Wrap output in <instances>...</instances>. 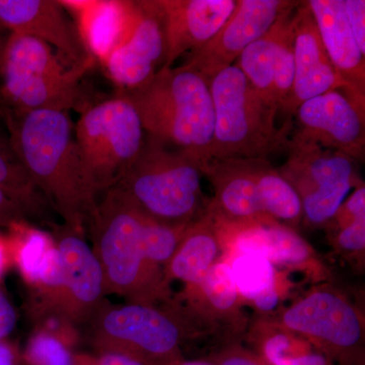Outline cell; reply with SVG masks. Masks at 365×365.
Instances as JSON below:
<instances>
[{
  "mask_svg": "<svg viewBox=\"0 0 365 365\" xmlns=\"http://www.w3.org/2000/svg\"><path fill=\"white\" fill-rule=\"evenodd\" d=\"M292 138L319 144L364 162L365 107L340 90L331 91L302 103L294 113Z\"/></svg>",
  "mask_w": 365,
  "mask_h": 365,
  "instance_id": "cell-12",
  "label": "cell"
},
{
  "mask_svg": "<svg viewBox=\"0 0 365 365\" xmlns=\"http://www.w3.org/2000/svg\"><path fill=\"white\" fill-rule=\"evenodd\" d=\"M210 91L215 108L210 158H267L287 150L292 123L277 126V109L259 95L239 67L218 72Z\"/></svg>",
  "mask_w": 365,
  "mask_h": 365,
  "instance_id": "cell-6",
  "label": "cell"
},
{
  "mask_svg": "<svg viewBox=\"0 0 365 365\" xmlns=\"http://www.w3.org/2000/svg\"><path fill=\"white\" fill-rule=\"evenodd\" d=\"M334 248L359 267L364 265L365 216L355 218L345 227L329 230Z\"/></svg>",
  "mask_w": 365,
  "mask_h": 365,
  "instance_id": "cell-32",
  "label": "cell"
},
{
  "mask_svg": "<svg viewBox=\"0 0 365 365\" xmlns=\"http://www.w3.org/2000/svg\"><path fill=\"white\" fill-rule=\"evenodd\" d=\"M98 354L124 355L145 365H178L181 345L205 333L176 299L162 304L103 302L88 322Z\"/></svg>",
  "mask_w": 365,
  "mask_h": 365,
  "instance_id": "cell-5",
  "label": "cell"
},
{
  "mask_svg": "<svg viewBox=\"0 0 365 365\" xmlns=\"http://www.w3.org/2000/svg\"><path fill=\"white\" fill-rule=\"evenodd\" d=\"M11 265L6 237L0 235V281L2 280L7 267Z\"/></svg>",
  "mask_w": 365,
  "mask_h": 365,
  "instance_id": "cell-40",
  "label": "cell"
},
{
  "mask_svg": "<svg viewBox=\"0 0 365 365\" xmlns=\"http://www.w3.org/2000/svg\"><path fill=\"white\" fill-rule=\"evenodd\" d=\"M307 4L329 58L348 86L345 95L365 107V55L353 37L344 1L309 0Z\"/></svg>",
  "mask_w": 365,
  "mask_h": 365,
  "instance_id": "cell-22",
  "label": "cell"
},
{
  "mask_svg": "<svg viewBox=\"0 0 365 365\" xmlns=\"http://www.w3.org/2000/svg\"><path fill=\"white\" fill-rule=\"evenodd\" d=\"M88 69L71 68L42 41L9 34L0 57V91L16 113L69 112L81 103Z\"/></svg>",
  "mask_w": 365,
  "mask_h": 365,
  "instance_id": "cell-7",
  "label": "cell"
},
{
  "mask_svg": "<svg viewBox=\"0 0 365 365\" xmlns=\"http://www.w3.org/2000/svg\"><path fill=\"white\" fill-rule=\"evenodd\" d=\"M138 4V21L130 37L102 64L120 91L140 88L163 68L167 59L165 21L158 0Z\"/></svg>",
  "mask_w": 365,
  "mask_h": 365,
  "instance_id": "cell-16",
  "label": "cell"
},
{
  "mask_svg": "<svg viewBox=\"0 0 365 365\" xmlns=\"http://www.w3.org/2000/svg\"><path fill=\"white\" fill-rule=\"evenodd\" d=\"M135 108L146 135L200 160H210L215 108L210 81L182 64L163 68L140 88L120 91Z\"/></svg>",
  "mask_w": 365,
  "mask_h": 365,
  "instance_id": "cell-3",
  "label": "cell"
},
{
  "mask_svg": "<svg viewBox=\"0 0 365 365\" xmlns=\"http://www.w3.org/2000/svg\"><path fill=\"white\" fill-rule=\"evenodd\" d=\"M294 64L292 93L281 112L284 123H292L297 108L309 98L331 91L348 90L327 54L307 1H300L295 9Z\"/></svg>",
  "mask_w": 365,
  "mask_h": 365,
  "instance_id": "cell-18",
  "label": "cell"
},
{
  "mask_svg": "<svg viewBox=\"0 0 365 365\" xmlns=\"http://www.w3.org/2000/svg\"><path fill=\"white\" fill-rule=\"evenodd\" d=\"M294 21L295 11L288 25L276 56L274 66V101L278 114L282 112L289 100L294 81Z\"/></svg>",
  "mask_w": 365,
  "mask_h": 365,
  "instance_id": "cell-31",
  "label": "cell"
},
{
  "mask_svg": "<svg viewBox=\"0 0 365 365\" xmlns=\"http://www.w3.org/2000/svg\"><path fill=\"white\" fill-rule=\"evenodd\" d=\"M146 218L113 187L98 197L86 232L102 269L106 295L117 294L130 304L155 306L169 302L173 294L162 269L146 258Z\"/></svg>",
  "mask_w": 365,
  "mask_h": 365,
  "instance_id": "cell-2",
  "label": "cell"
},
{
  "mask_svg": "<svg viewBox=\"0 0 365 365\" xmlns=\"http://www.w3.org/2000/svg\"><path fill=\"white\" fill-rule=\"evenodd\" d=\"M24 359L28 365H73L68 341L45 329L37 331L30 338Z\"/></svg>",
  "mask_w": 365,
  "mask_h": 365,
  "instance_id": "cell-30",
  "label": "cell"
},
{
  "mask_svg": "<svg viewBox=\"0 0 365 365\" xmlns=\"http://www.w3.org/2000/svg\"><path fill=\"white\" fill-rule=\"evenodd\" d=\"M0 189L20 206L29 222L50 223L51 206L31 180L11 144L0 143Z\"/></svg>",
  "mask_w": 365,
  "mask_h": 365,
  "instance_id": "cell-28",
  "label": "cell"
},
{
  "mask_svg": "<svg viewBox=\"0 0 365 365\" xmlns=\"http://www.w3.org/2000/svg\"><path fill=\"white\" fill-rule=\"evenodd\" d=\"M6 237L11 265H16L28 287H32L41 271L56 250L51 232H44L30 222L14 223Z\"/></svg>",
  "mask_w": 365,
  "mask_h": 365,
  "instance_id": "cell-27",
  "label": "cell"
},
{
  "mask_svg": "<svg viewBox=\"0 0 365 365\" xmlns=\"http://www.w3.org/2000/svg\"><path fill=\"white\" fill-rule=\"evenodd\" d=\"M71 14L91 58L102 66L130 37L139 16L138 1L60 0Z\"/></svg>",
  "mask_w": 365,
  "mask_h": 365,
  "instance_id": "cell-20",
  "label": "cell"
},
{
  "mask_svg": "<svg viewBox=\"0 0 365 365\" xmlns=\"http://www.w3.org/2000/svg\"><path fill=\"white\" fill-rule=\"evenodd\" d=\"M29 222L28 218L18 204L14 203L9 196L0 189V227H11L16 222Z\"/></svg>",
  "mask_w": 365,
  "mask_h": 365,
  "instance_id": "cell-36",
  "label": "cell"
},
{
  "mask_svg": "<svg viewBox=\"0 0 365 365\" xmlns=\"http://www.w3.org/2000/svg\"><path fill=\"white\" fill-rule=\"evenodd\" d=\"M51 234L61 259V281L34 319H57L72 328L88 325L105 302L102 269L85 234L66 225H55Z\"/></svg>",
  "mask_w": 365,
  "mask_h": 365,
  "instance_id": "cell-11",
  "label": "cell"
},
{
  "mask_svg": "<svg viewBox=\"0 0 365 365\" xmlns=\"http://www.w3.org/2000/svg\"><path fill=\"white\" fill-rule=\"evenodd\" d=\"M0 26L49 45L71 68H91L95 60L81 42L76 24L54 0H0Z\"/></svg>",
  "mask_w": 365,
  "mask_h": 365,
  "instance_id": "cell-14",
  "label": "cell"
},
{
  "mask_svg": "<svg viewBox=\"0 0 365 365\" xmlns=\"http://www.w3.org/2000/svg\"><path fill=\"white\" fill-rule=\"evenodd\" d=\"M176 299L205 332H225L230 337L248 332L245 304L227 260L216 263L196 284L185 287Z\"/></svg>",
  "mask_w": 365,
  "mask_h": 365,
  "instance_id": "cell-19",
  "label": "cell"
},
{
  "mask_svg": "<svg viewBox=\"0 0 365 365\" xmlns=\"http://www.w3.org/2000/svg\"><path fill=\"white\" fill-rule=\"evenodd\" d=\"M201 163L146 135L140 153L113 187L151 220L187 227L207 209Z\"/></svg>",
  "mask_w": 365,
  "mask_h": 365,
  "instance_id": "cell-4",
  "label": "cell"
},
{
  "mask_svg": "<svg viewBox=\"0 0 365 365\" xmlns=\"http://www.w3.org/2000/svg\"><path fill=\"white\" fill-rule=\"evenodd\" d=\"M255 182L266 215L281 225L297 230L302 223L299 193L266 158H253Z\"/></svg>",
  "mask_w": 365,
  "mask_h": 365,
  "instance_id": "cell-26",
  "label": "cell"
},
{
  "mask_svg": "<svg viewBox=\"0 0 365 365\" xmlns=\"http://www.w3.org/2000/svg\"><path fill=\"white\" fill-rule=\"evenodd\" d=\"M201 170L215 191L206 210L222 227L237 230L278 223L262 207L253 158H210L201 163Z\"/></svg>",
  "mask_w": 365,
  "mask_h": 365,
  "instance_id": "cell-15",
  "label": "cell"
},
{
  "mask_svg": "<svg viewBox=\"0 0 365 365\" xmlns=\"http://www.w3.org/2000/svg\"><path fill=\"white\" fill-rule=\"evenodd\" d=\"M252 330L262 336V352L272 365H328L321 353L299 351L300 337L289 331L257 319Z\"/></svg>",
  "mask_w": 365,
  "mask_h": 365,
  "instance_id": "cell-29",
  "label": "cell"
},
{
  "mask_svg": "<svg viewBox=\"0 0 365 365\" xmlns=\"http://www.w3.org/2000/svg\"><path fill=\"white\" fill-rule=\"evenodd\" d=\"M365 216V186L364 182L353 189V192L347 196L344 202L340 206L330 225L327 227L328 230H338L347 225L355 218Z\"/></svg>",
  "mask_w": 365,
  "mask_h": 365,
  "instance_id": "cell-33",
  "label": "cell"
},
{
  "mask_svg": "<svg viewBox=\"0 0 365 365\" xmlns=\"http://www.w3.org/2000/svg\"><path fill=\"white\" fill-rule=\"evenodd\" d=\"M299 2L287 9L268 32L248 46L235 63L259 95L276 109L273 90L274 66L281 39Z\"/></svg>",
  "mask_w": 365,
  "mask_h": 365,
  "instance_id": "cell-25",
  "label": "cell"
},
{
  "mask_svg": "<svg viewBox=\"0 0 365 365\" xmlns=\"http://www.w3.org/2000/svg\"><path fill=\"white\" fill-rule=\"evenodd\" d=\"M227 259L222 227L210 213H204L185 230L167 267L168 283L182 281L185 287L196 284L216 263Z\"/></svg>",
  "mask_w": 365,
  "mask_h": 365,
  "instance_id": "cell-23",
  "label": "cell"
},
{
  "mask_svg": "<svg viewBox=\"0 0 365 365\" xmlns=\"http://www.w3.org/2000/svg\"><path fill=\"white\" fill-rule=\"evenodd\" d=\"M297 4L289 0H237L225 25L203 47L190 53L185 64L210 81L218 72L234 66L248 46Z\"/></svg>",
  "mask_w": 365,
  "mask_h": 365,
  "instance_id": "cell-13",
  "label": "cell"
},
{
  "mask_svg": "<svg viewBox=\"0 0 365 365\" xmlns=\"http://www.w3.org/2000/svg\"><path fill=\"white\" fill-rule=\"evenodd\" d=\"M218 365H261L246 353L241 351H227L220 360Z\"/></svg>",
  "mask_w": 365,
  "mask_h": 365,
  "instance_id": "cell-38",
  "label": "cell"
},
{
  "mask_svg": "<svg viewBox=\"0 0 365 365\" xmlns=\"http://www.w3.org/2000/svg\"><path fill=\"white\" fill-rule=\"evenodd\" d=\"M74 137L86 182L98 198L135 160L146 133L135 108L120 93L83 109Z\"/></svg>",
  "mask_w": 365,
  "mask_h": 365,
  "instance_id": "cell-8",
  "label": "cell"
},
{
  "mask_svg": "<svg viewBox=\"0 0 365 365\" xmlns=\"http://www.w3.org/2000/svg\"><path fill=\"white\" fill-rule=\"evenodd\" d=\"M178 365H213L202 360H193V361L180 362Z\"/></svg>",
  "mask_w": 365,
  "mask_h": 365,
  "instance_id": "cell-41",
  "label": "cell"
},
{
  "mask_svg": "<svg viewBox=\"0 0 365 365\" xmlns=\"http://www.w3.org/2000/svg\"><path fill=\"white\" fill-rule=\"evenodd\" d=\"M165 21L167 59L163 68L212 39L235 11L237 0H158Z\"/></svg>",
  "mask_w": 365,
  "mask_h": 365,
  "instance_id": "cell-21",
  "label": "cell"
},
{
  "mask_svg": "<svg viewBox=\"0 0 365 365\" xmlns=\"http://www.w3.org/2000/svg\"><path fill=\"white\" fill-rule=\"evenodd\" d=\"M259 319L330 354H353L364 345V314L344 292L329 282L312 288L289 307Z\"/></svg>",
  "mask_w": 365,
  "mask_h": 365,
  "instance_id": "cell-10",
  "label": "cell"
},
{
  "mask_svg": "<svg viewBox=\"0 0 365 365\" xmlns=\"http://www.w3.org/2000/svg\"><path fill=\"white\" fill-rule=\"evenodd\" d=\"M220 227L227 245V259L237 254L258 255L276 268L302 272L314 282H329L331 279L330 269L297 230L279 223L237 230Z\"/></svg>",
  "mask_w": 365,
  "mask_h": 365,
  "instance_id": "cell-17",
  "label": "cell"
},
{
  "mask_svg": "<svg viewBox=\"0 0 365 365\" xmlns=\"http://www.w3.org/2000/svg\"><path fill=\"white\" fill-rule=\"evenodd\" d=\"M18 322L16 309L6 294L0 289V341L11 335Z\"/></svg>",
  "mask_w": 365,
  "mask_h": 365,
  "instance_id": "cell-37",
  "label": "cell"
},
{
  "mask_svg": "<svg viewBox=\"0 0 365 365\" xmlns=\"http://www.w3.org/2000/svg\"><path fill=\"white\" fill-rule=\"evenodd\" d=\"M346 18L353 37L360 51L365 55V1L364 0H343Z\"/></svg>",
  "mask_w": 365,
  "mask_h": 365,
  "instance_id": "cell-34",
  "label": "cell"
},
{
  "mask_svg": "<svg viewBox=\"0 0 365 365\" xmlns=\"http://www.w3.org/2000/svg\"><path fill=\"white\" fill-rule=\"evenodd\" d=\"M227 261L244 304H251L260 316L272 314L279 304L285 281L277 268L258 255L237 254Z\"/></svg>",
  "mask_w": 365,
  "mask_h": 365,
  "instance_id": "cell-24",
  "label": "cell"
},
{
  "mask_svg": "<svg viewBox=\"0 0 365 365\" xmlns=\"http://www.w3.org/2000/svg\"><path fill=\"white\" fill-rule=\"evenodd\" d=\"M73 365H145L124 355L102 353L96 356L88 354L73 355Z\"/></svg>",
  "mask_w": 365,
  "mask_h": 365,
  "instance_id": "cell-35",
  "label": "cell"
},
{
  "mask_svg": "<svg viewBox=\"0 0 365 365\" xmlns=\"http://www.w3.org/2000/svg\"><path fill=\"white\" fill-rule=\"evenodd\" d=\"M4 42H6V40H0V57H1L2 48H4Z\"/></svg>",
  "mask_w": 365,
  "mask_h": 365,
  "instance_id": "cell-42",
  "label": "cell"
},
{
  "mask_svg": "<svg viewBox=\"0 0 365 365\" xmlns=\"http://www.w3.org/2000/svg\"><path fill=\"white\" fill-rule=\"evenodd\" d=\"M11 148L53 210L86 234L98 197L86 182L69 112L39 110L7 116Z\"/></svg>",
  "mask_w": 365,
  "mask_h": 365,
  "instance_id": "cell-1",
  "label": "cell"
},
{
  "mask_svg": "<svg viewBox=\"0 0 365 365\" xmlns=\"http://www.w3.org/2000/svg\"><path fill=\"white\" fill-rule=\"evenodd\" d=\"M0 365H16V353L6 341H0Z\"/></svg>",
  "mask_w": 365,
  "mask_h": 365,
  "instance_id": "cell-39",
  "label": "cell"
},
{
  "mask_svg": "<svg viewBox=\"0 0 365 365\" xmlns=\"http://www.w3.org/2000/svg\"><path fill=\"white\" fill-rule=\"evenodd\" d=\"M287 151V162L278 170L299 193L302 225L326 228L352 190L364 182L359 163L339 151L292 137Z\"/></svg>",
  "mask_w": 365,
  "mask_h": 365,
  "instance_id": "cell-9",
  "label": "cell"
}]
</instances>
